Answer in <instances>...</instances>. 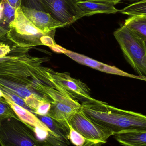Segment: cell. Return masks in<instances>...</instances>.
I'll list each match as a JSON object with an SVG mask.
<instances>
[{
	"mask_svg": "<svg viewBox=\"0 0 146 146\" xmlns=\"http://www.w3.org/2000/svg\"><path fill=\"white\" fill-rule=\"evenodd\" d=\"M4 97V93H3L1 89L0 88V98H3Z\"/></svg>",
	"mask_w": 146,
	"mask_h": 146,
	"instance_id": "cell-32",
	"label": "cell"
},
{
	"mask_svg": "<svg viewBox=\"0 0 146 146\" xmlns=\"http://www.w3.org/2000/svg\"><path fill=\"white\" fill-rule=\"evenodd\" d=\"M51 106V104L49 102H43L37 108L34 112V114L36 115L47 116Z\"/></svg>",
	"mask_w": 146,
	"mask_h": 146,
	"instance_id": "cell-23",
	"label": "cell"
},
{
	"mask_svg": "<svg viewBox=\"0 0 146 146\" xmlns=\"http://www.w3.org/2000/svg\"><path fill=\"white\" fill-rule=\"evenodd\" d=\"M65 54L78 63L101 72L130 78L132 77V74L125 72L115 67L106 65L83 55L68 50H67Z\"/></svg>",
	"mask_w": 146,
	"mask_h": 146,
	"instance_id": "cell-10",
	"label": "cell"
},
{
	"mask_svg": "<svg viewBox=\"0 0 146 146\" xmlns=\"http://www.w3.org/2000/svg\"><path fill=\"white\" fill-rule=\"evenodd\" d=\"M81 106V104L77 100L71 98H66L52 104L47 116L68 129V124L75 113L80 109Z\"/></svg>",
	"mask_w": 146,
	"mask_h": 146,
	"instance_id": "cell-8",
	"label": "cell"
},
{
	"mask_svg": "<svg viewBox=\"0 0 146 146\" xmlns=\"http://www.w3.org/2000/svg\"><path fill=\"white\" fill-rule=\"evenodd\" d=\"M80 0H38L44 11L66 26L84 17L77 5Z\"/></svg>",
	"mask_w": 146,
	"mask_h": 146,
	"instance_id": "cell-5",
	"label": "cell"
},
{
	"mask_svg": "<svg viewBox=\"0 0 146 146\" xmlns=\"http://www.w3.org/2000/svg\"><path fill=\"white\" fill-rule=\"evenodd\" d=\"M77 5L82 12L84 17L98 14H115L120 12L114 5L110 3L80 0L77 2Z\"/></svg>",
	"mask_w": 146,
	"mask_h": 146,
	"instance_id": "cell-12",
	"label": "cell"
},
{
	"mask_svg": "<svg viewBox=\"0 0 146 146\" xmlns=\"http://www.w3.org/2000/svg\"><path fill=\"white\" fill-rule=\"evenodd\" d=\"M21 7L44 11L38 0H22Z\"/></svg>",
	"mask_w": 146,
	"mask_h": 146,
	"instance_id": "cell-24",
	"label": "cell"
},
{
	"mask_svg": "<svg viewBox=\"0 0 146 146\" xmlns=\"http://www.w3.org/2000/svg\"><path fill=\"white\" fill-rule=\"evenodd\" d=\"M99 146L96 145V146Z\"/></svg>",
	"mask_w": 146,
	"mask_h": 146,
	"instance_id": "cell-34",
	"label": "cell"
},
{
	"mask_svg": "<svg viewBox=\"0 0 146 146\" xmlns=\"http://www.w3.org/2000/svg\"><path fill=\"white\" fill-rule=\"evenodd\" d=\"M81 110L93 123L113 134L146 132V115L121 110L91 98L81 104Z\"/></svg>",
	"mask_w": 146,
	"mask_h": 146,
	"instance_id": "cell-1",
	"label": "cell"
},
{
	"mask_svg": "<svg viewBox=\"0 0 146 146\" xmlns=\"http://www.w3.org/2000/svg\"><path fill=\"white\" fill-rule=\"evenodd\" d=\"M9 30L0 25V40H5L7 38Z\"/></svg>",
	"mask_w": 146,
	"mask_h": 146,
	"instance_id": "cell-27",
	"label": "cell"
},
{
	"mask_svg": "<svg viewBox=\"0 0 146 146\" xmlns=\"http://www.w3.org/2000/svg\"><path fill=\"white\" fill-rule=\"evenodd\" d=\"M1 89L3 91V93L6 94L7 96H8L14 103H15L18 105L20 106H22L23 108L27 109V110L31 112L30 109L27 106L25 102V100L23 99H22V98H21L15 94L13 92H11V91H9V90L4 89V88H1Z\"/></svg>",
	"mask_w": 146,
	"mask_h": 146,
	"instance_id": "cell-22",
	"label": "cell"
},
{
	"mask_svg": "<svg viewBox=\"0 0 146 146\" xmlns=\"http://www.w3.org/2000/svg\"><path fill=\"white\" fill-rule=\"evenodd\" d=\"M9 117L18 118V117L3 98H0V124L3 120ZM19 119V118H18Z\"/></svg>",
	"mask_w": 146,
	"mask_h": 146,
	"instance_id": "cell-21",
	"label": "cell"
},
{
	"mask_svg": "<svg viewBox=\"0 0 146 146\" xmlns=\"http://www.w3.org/2000/svg\"><path fill=\"white\" fill-rule=\"evenodd\" d=\"M124 25L146 42V16H129L125 20Z\"/></svg>",
	"mask_w": 146,
	"mask_h": 146,
	"instance_id": "cell-16",
	"label": "cell"
},
{
	"mask_svg": "<svg viewBox=\"0 0 146 146\" xmlns=\"http://www.w3.org/2000/svg\"><path fill=\"white\" fill-rule=\"evenodd\" d=\"M114 36L125 60L138 75L146 79L145 42L124 25L114 32Z\"/></svg>",
	"mask_w": 146,
	"mask_h": 146,
	"instance_id": "cell-2",
	"label": "cell"
},
{
	"mask_svg": "<svg viewBox=\"0 0 146 146\" xmlns=\"http://www.w3.org/2000/svg\"><path fill=\"white\" fill-rule=\"evenodd\" d=\"M50 48L56 53H63L65 54V53L67 51V50L66 49L56 44L53 47Z\"/></svg>",
	"mask_w": 146,
	"mask_h": 146,
	"instance_id": "cell-29",
	"label": "cell"
},
{
	"mask_svg": "<svg viewBox=\"0 0 146 146\" xmlns=\"http://www.w3.org/2000/svg\"><path fill=\"white\" fill-rule=\"evenodd\" d=\"M31 130L40 142V146H69L50 131L39 128H33Z\"/></svg>",
	"mask_w": 146,
	"mask_h": 146,
	"instance_id": "cell-15",
	"label": "cell"
},
{
	"mask_svg": "<svg viewBox=\"0 0 146 146\" xmlns=\"http://www.w3.org/2000/svg\"><path fill=\"white\" fill-rule=\"evenodd\" d=\"M91 1L98 2L104 3H110L115 6L116 4L119 3L121 0H87Z\"/></svg>",
	"mask_w": 146,
	"mask_h": 146,
	"instance_id": "cell-28",
	"label": "cell"
},
{
	"mask_svg": "<svg viewBox=\"0 0 146 146\" xmlns=\"http://www.w3.org/2000/svg\"><path fill=\"white\" fill-rule=\"evenodd\" d=\"M54 34L45 33L36 27L26 17L21 7L16 9L15 18L9 24L7 38L21 48H29L42 45L41 38L43 36L54 37Z\"/></svg>",
	"mask_w": 146,
	"mask_h": 146,
	"instance_id": "cell-3",
	"label": "cell"
},
{
	"mask_svg": "<svg viewBox=\"0 0 146 146\" xmlns=\"http://www.w3.org/2000/svg\"><path fill=\"white\" fill-rule=\"evenodd\" d=\"M1 146H40L32 130L18 118L9 117L0 124Z\"/></svg>",
	"mask_w": 146,
	"mask_h": 146,
	"instance_id": "cell-4",
	"label": "cell"
},
{
	"mask_svg": "<svg viewBox=\"0 0 146 146\" xmlns=\"http://www.w3.org/2000/svg\"><path fill=\"white\" fill-rule=\"evenodd\" d=\"M21 8L26 17L36 27L45 33L55 34L57 28L66 26L44 11L24 7Z\"/></svg>",
	"mask_w": 146,
	"mask_h": 146,
	"instance_id": "cell-9",
	"label": "cell"
},
{
	"mask_svg": "<svg viewBox=\"0 0 146 146\" xmlns=\"http://www.w3.org/2000/svg\"><path fill=\"white\" fill-rule=\"evenodd\" d=\"M3 4V22L6 28L9 30V24L15 18L16 9L11 6L6 0H1Z\"/></svg>",
	"mask_w": 146,
	"mask_h": 146,
	"instance_id": "cell-20",
	"label": "cell"
},
{
	"mask_svg": "<svg viewBox=\"0 0 146 146\" xmlns=\"http://www.w3.org/2000/svg\"><path fill=\"white\" fill-rule=\"evenodd\" d=\"M36 116L61 140L70 145V141L68 139L69 129L63 127L48 116L36 115Z\"/></svg>",
	"mask_w": 146,
	"mask_h": 146,
	"instance_id": "cell-14",
	"label": "cell"
},
{
	"mask_svg": "<svg viewBox=\"0 0 146 146\" xmlns=\"http://www.w3.org/2000/svg\"><path fill=\"white\" fill-rule=\"evenodd\" d=\"M53 81L58 87L60 92L77 100H87L91 98L90 91L87 86L80 80L70 76L66 73L50 72Z\"/></svg>",
	"mask_w": 146,
	"mask_h": 146,
	"instance_id": "cell-7",
	"label": "cell"
},
{
	"mask_svg": "<svg viewBox=\"0 0 146 146\" xmlns=\"http://www.w3.org/2000/svg\"><path fill=\"white\" fill-rule=\"evenodd\" d=\"M145 45H146V42H145Z\"/></svg>",
	"mask_w": 146,
	"mask_h": 146,
	"instance_id": "cell-33",
	"label": "cell"
},
{
	"mask_svg": "<svg viewBox=\"0 0 146 146\" xmlns=\"http://www.w3.org/2000/svg\"><path fill=\"white\" fill-rule=\"evenodd\" d=\"M114 136L122 145L146 146V132H123Z\"/></svg>",
	"mask_w": 146,
	"mask_h": 146,
	"instance_id": "cell-13",
	"label": "cell"
},
{
	"mask_svg": "<svg viewBox=\"0 0 146 146\" xmlns=\"http://www.w3.org/2000/svg\"><path fill=\"white\" fill-rule=\"evenodd\" d=\"M121 1H126L129 2L130 3H134L136 2L140 1H146V0H121Z\"/></svg>",
	"mask_w": 146,
	"mask_h": 146,
	"instance_id": "cell-31",
	"label": "cell"
},
{
	"mask_svg": "<svg viewBox=\"0 0 146 146\" xmlns=\"http://www.w3.org/2000/svg\"><path fill=\"white\" fill-rule=\"evenodd\" d=\"M11 51L10 47L0 42V59L7 56Z\"/></svg>",
	"mask_w": 146,
	"mask_h": 146,
	"instance_id": "cell-25",
	"label": "cell"
},
{
	"mask_svg": "<svg viewBox=\"0 0 146 146\" xmlns=\"http://www.w3.org/2000/svg\"><path fill=\"white\" fill-rule=\"evenodd\" d=\"M3 4L2 2L1 1H0V25L2 26L3 27H5L4 25H3Z\"/></svg>",
	"mask_w": 146,
	"mask_h": 146,
	"instance_id": "cell-30",
	"label": "cell"
},
{
	"mask_svg": "<svg viewBox=\"0 0 146 146\" xmlns=\"http://www.w3.org/2000/svg\"><path fill=\"white\" fill-rule=\"evenodd\" d=\"M68 125L69 129L68 139L70 142L75 146H100L101 145L97 141L86 139L75 130L69 123Z\"/></svg>",
	"mask_w": 146,
	"mask_h": 146,
	"instance_id": "cell-18",
	"label": "cell"
},
{
	"mask_svg": "<svg viewBox=\"0 0 146 146\" xmlns=\"http://www.w3.org/2000/svg\"><path fill=\"white\" fill-rule=\"evenodd\" d=\"M0 88H4L11 91L24 100L35 94L25 86L1 79H0Z\"/></svg>",
	"mask_w": 146,
	"mask_h": 146,
	"instance_id": "cell-17",
	"label": "cell"
},
{
	"mask_svg": "<svg viewBox=\"0 0 146 146\" xmlns=\"http://www.w3.org/2000/svg\"><path fill=\"white\" fill-rule=\"evenodd\" d=\"M120 12L129 16H146V1L133 3L120 10Z\"/></svg>",
	"mask_w": 146,
	"mask_h": 146,
	"instance_id": "cell-19",
	"label": "cell"
},
{
	"mask_svg": "<svg viewBox=\"0 0 146 146\" xmlns=\"http://www.w3.org/2000/svg\"><path fill=\"white\" fill-rule=\"evenodd\" d=\"M70 125L84 137L100 144H105L113 134L110 131L93 123L83 114L80 109L75 113L69 123Z\"/></svg>",
	"mask_w": 146,
	"mask_h": 146,
	"instance_id": "cell-6",
	"label": "cell"
},
{
	"mask_svg": "<svg viewBox=\"0 0 146 146\" xmlns=\"http://www.w3.org/2000/svg\"><path fill=\"white\" fill-rule=\"evenodd\" d=\"M15 9L21 7L22 4V0H6Z\"/></svg>",
	"mask_w": 146,
	"mask_h": 146,
	"instance_id": "cell-26",
	"label": "cell"
},
{
	"mask_svg": "<svg viewBox=\"0 0 146 146\" xmlns=\"http://www.w3.org/2000/svg\"><path fill=\"white\" fill-rule=\"evenodd\" d=\"M3 98L13 109L18 118L27 125L31 129L33 128L38 127L43 130L52 132L33 113L14 103L8 96L4 94Z\"/></svg>",
	"mask_w": 146,
	"mask_h": 146,
	"instance_id": "cell-11",
	"label": "cell"
}]
</instances>
